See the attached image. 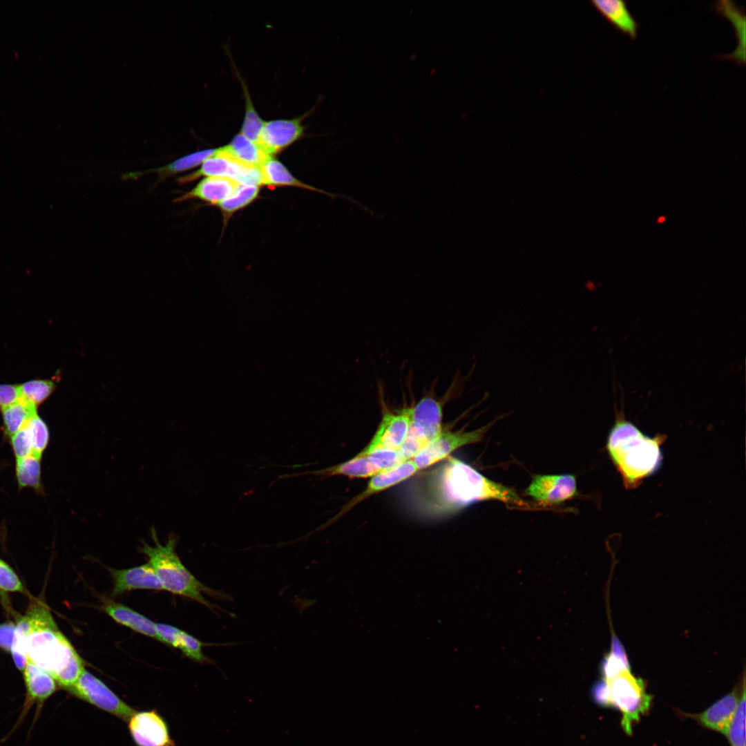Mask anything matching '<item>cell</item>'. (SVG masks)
I'll return each mask as SVG.
<instances>
[{
  "mask_svg": "<svg viewBox=\"0 0 746 746\" xmlns=\"http://www.w3.org/2000/svg\"><path fill=\"white\" fill-rule=\"evenodd\" d=\"M110 572L113 580V595L135 589L164 590L149 562L130 568L111 569Z\"/></svg>",
  "mask_w": 746,
  "mask_h": 746,
  "instance_id": "5bb4252c",
  "label": "cell"
},
{
  "mask_svg": "<svg viewBox=\"0 0 746 746\" xmlns=\"http://www.w3.org/2000/svg\"><path fill=\"white\" fill-rule=\"evenodd\" d=\"M486 430L485 426L470 432L443 431L437 437L423 446L412 460L418 470L427 468L448 457L458 448L479 441Z\"/></svg>",
  "mask_w": 746,
  "mask_h": 746,
  "instance_id": "ba28073f",
  "label": "cell"
},
{
  "mask_svg": "<svg viewBox=\"0 0 746 746\" xmlns=\"http://www.w3.org/2000/svg\"><path fill=\"white\" fill-rule=\"evenodd\" d=\"M740 697L736 691H733L716 701L703 712L694 716L704 727L727 736Z\"/></svg>",
  "mask_w": 746,
  "mask_h": 746,
  "instance_id": "e0dca14e",
  "label": "cell"
},
{
  "mask_svg": "<svg viewBox=\"0 0 746 746\" xmlns=\"http://www.w3.org/2000/svg\"><path fill=\"white\" fill-rule=\"evenodd\" d=\"M422 489V503L436 515L454 513L484 500H499L519 508H530L512 488L496 483L463 461L448 457L428 475Z\"/></svg>",
  "mask_w": 746,
  "mask_h": 746,
  "instance_id": "6da1fadb",
  "label": "cell"
},
{
  "mask_svg": "<svg viewBox=\"0 0 746 746\" xmlns=\"http://www.w3.org/2000/svg\"><path fill=\"white\" fill-rule=\"evenodd\" d=\"M409 428L408 435L419 441L423 446L442 432V407L434 398L426 396L413 407L408 408Z\"/></svg>",
  "mask_w": 746,
  "mask_h": 746,
  "instance_id": "9c48e42d",
  "label": "cell"
},
{
  "mask_svg": "<svg viewBox=\"0 0 746 746\" xmlns=\"http://www.w3.org/2000/svg\"><path fill=\"white\" fill-rule=\"evenodd\" d=\"M263 179V184L277 185V186H293L300 187L303 189H307L312 191H316L318 192L326 194L330 197L335 198L341 196L345 199L354 202L361 208L363 207L360 202L352 199L351 198L336 195L332 193H328L324 191L319 190L314 187L310 186L307 184L296 180L285 166L279 161L269 157L267 159L260 167Z\"/></svg>",
  "mask_w": 746,
  "mask_h": 746,
  "instance_id": "603a6c76",
  "label": "cell"
},
{
  "mask_svg": "<svg viewBox=\"0 0 746 746\" xmlns=\"http://www.w3.org/2000/svg\"><path fill=\"white\" fill-rule=\"evenodd\" d=\"M67 691L77 698L124 721L128 722L135 712V709L122 701L101 680L85 669L75 684Z\"/></svg>",
  "mask_w": 746,
  "mask_h": 746,
  "instance_id": "8992f818",
  "label": "cell"
},
{
  "mask_svg": "<svg viewBox=\"0 0 746 746\" xmlns=\"http://www.w3.org/2000/svg\"><path fill=\"white\" fill-rule=\"evenodd\" d=\"M23 679L26 689V697L21 714L23 716L35 704L41 707L57 690V683L46 671L37 666L30 660L23 670Z\"/></svg>",
  "mask_w": 746,
  "mask_h": 746,
  "instance_id": "9a60e30c",
  "label": "cell"
},
{
  "mask_svg": "<svg viewBox=\"0 0 746 746\" xmlns=\"http://www.w3.org/2000/svg\"><path fill=\"white\" fill-rule=\"evenodd\" d=\"M664 437L644 434L624 414L616 415L607 440V450L628 488H635L659 468Z\"/></svg>",
  "mask_w": 746,
  "mask_h": 746,
  "instance_id": "3957f363",
  "label": "cell"
},
{
  "mask_svg": "<svg viewBox=\"0 0 746 746\" xmlns=\"http://www.w3.org/2000/svg\"><path fill=\"white\" fill-rule=\"evenodd\" d=\"M205 644L200 640L180 630L175 648L180 649L185 656L194 661L211 663V660L202 653V647Z\"/></svg>",
  "mask_w": 746,
  "mask_h": 746,
  "instance_id": "d6a6232c",
  "label": "cell"
},
{
  "mask_svg": "<svg viewBox=\"0 0 746 746\" xmlns=\"http://www.w3.org/2000/svg\"><path fill=\"white\" fill-rule=\"evenodd\" d=\"M303 133L304 126L300 118L265 122L258 145L271 156L297 141Z\"/></svg>",
  "mask_w": 746,
  "mask_h": 746,
  "instance_id": "4fadbf2b",
  "label": "cell"
},
{
  "mask_svg": "<svg viewBox=\"0 0 746 746\" xmlns=\"http://www.w3.org/2000/svg\"><path fill=\"white\" fill-rule=\"evenodd\" d=\"M577 483L573 475H537L525 494L544 505L559 504L576 495Z\"/></svg>",
  "mask_w": 746,
  "mask_h": 746,
  "instance_id": "30bf717a",
  "label": "cell"
},
{
  "mask_svg": "<svg viewBox=\"0 0 746 746\" xmlns=\"http://www.w3.org/2000/svg\"><path fill=\"white\" fill-rule=\"evenodd\" d=\"M155 546L143 543L142 552L146 555L164 590L185 596L206 606L211 611L220 610L210 603L203 593L222 600H231L225 593L211 589L201 583L184 566L175 551L176 539L171 537L165 545L159 543L155 531L151 530Z\"/></svg>",
  "mask_w": 746,
  "mask_h": 746,
  "instance_id": "277c9868",
  "label": "cell"
},
{
  "mask_svg": "<svg viewBox=\"0 0 746 746\" xmlns=\"http://www.w3.org/2000/svg\"><path fill=\"white\" fill-rule=\"evenodd\" d=\"M155 628L157 635V640L173 647H176L180 629L173 626L162 623L155 624Z\"/></svg>",
  "mask_w": 746,
  "mask_h": 746,
  "instance_id": "74e56055",
  "label": "cell"
},
{
  "mask_svg": "<svg viewBox=\"0 0 746 746\" xmlns=\"http://www.w3.org/2000/svg\"><path fill=\"white\" fill-rule=\"evenodd\" d=\"M664 221H665V217H664V216H661V217H660V218H659V219L658 220V223H661V222H664Z\"/></svg>",
  "mask_w": 746,
  "mask_h": 746,
  "instance_id": "b9f144b4",
  "label": "cell"
},
{
  "mask_svg": "<svg viewBox=\"0 0 746 746\" xmlns=\"http://www.w3.org/2000/svg\"><path fill=\"white\" fill-rule=\"evenodd\" d=\"M216 150L217 149H207L186 155L166 166L154 169V171L166 176L189 170L202 164L207 159L212 156Z\"/></svg>",
  "mask_w": 746,
  "mask_h": 746,
  "instance_id": "f1b7e54d",
  "label": "cell"
},
{
  "mask_svg": "<svg viewBox=\"0 0 746 746\" xmlns=\"http://www.w3.org/2000/svg\"><path fill=\"white\" fill-rule=\"evenodd\" d=\"M21 399L38 406L45 402L57 388L55 381L32 379L19 384Z\"/></svg>",
  "mask_w": 746,
  "mask_h": 746,
  "instance_id": "4316f807",
  "label": "cell"
},
{
  "mask_svg": "<svg viewBox=\"0 0 746 746\" xmlns=\"http://www.w3.org/2000/svg\"><path fill=\"white\" fill-rule=\"evenodd\" d=\"M240 184L229 178L206 177L191 191L176 199V202L199 198L218 204L231 196Z\"/></svg>",
  "mask_w": 746,
  "mask_h": 746,
  "instance_id": "ac0fdd59",
  "label": "cell"
},
{
  "mask_svg": "<svg viewBox=\"0 0 746 746\" xmlns=\"http://www.w3.org/2000/svg\"><path fill=\"white\" fill-rule=\"evenodd\" d=\"M21 398L19 384L0 383V408Z\"/></svg>",
  "mask_w": 746,
  "mask_h": 746,
  "instance_id": "f35d334b",
  "label": "cell"
},
{
  "mask_svg": "<svg viewBox=\"0 0 746 746\" xmlns=\"http://www.w3.org/2000/svg\"><path fill=\"white\" fill-rule=\"evenodd\" d=\"M379 472H381V470L367 455L358 454L348 461L322 470L304 472L280 477L313 475L321 477L343 475L350 478H367L372 477Z\"/></svg>",
  "mask_w": 746,
  "mask_h": 746,
  "instance_id": "d6986e66",
  "label": "cell"
},
{
  "mask_svg": "<svg viewBox=\"0 0 746 746\" xmlns=\"http://www.w3.org/2000/svg\"><path fill=\"white\" fill-rule=\"evenodd\" d=\"M102 609L116 622L146 636L157 638L156 623L131 608L108 601L104 604Z\"/></svg>",
  "mask_w": 746,
  "mask_h": 746,
  "instance_id": "ffe728a7",
  "label": "cell"
},
{
  "mask_svg": "<svg viewBox=\"0 0 746 746\" xmlns=\"http://www.w3.org/2000/svg\"><path fill=\"white\" fill-rule=\"evenodd\" d=\"M24 617L28 624L25 642L28 660L67 691L84 670L83 660L59 630L45 604L39 602L32 604Z\"/></svg>",
  "mask_w": 746,
  "mask_h": 746,
  "instance_id": "7a4b0ae2",
  "label": "cell"
},
{
  "mask_svg": "<svg viewBox=\"0 0 746 746\" xmlns=\"http://www.w3.org/2000/svg\"><path fill=\"white\" fill-rule=\"evenodd\" d=\"M9 439L16 459L32 455V441L26 425Z\"/></svg>",
  "mask_w": 746,
  "mask_h": 746,
  "instance_id": "d590c367",
  "label": "cell"
},
{
  "mask_svg": "<svg viewBox=\"0 0 746 746\" xmlns=\"http://www.w3.org/2000/svg\"><path fill=\"white\" fill-rule=\"evenodd\" d=\"M16 624L12 622L0 624V649L10 652Z\"/></svg>",
  "mask_w": 746,
  "mask_h": 746,
  "instance_id": "ab89813d",
  "label": "cell"
},
{
  "mask_svg": "<svg viewBox=\"0 0 746 746\" xmlns=\"http://www.w3.org/2000/svg\"><path fill=\"white\" fill-rule=\"evenodd\" d=\"M745 689H743L730 723L727 736L731 746H745Z\"/></svg>",
  "mask_w": 746,
  "mask_h": 746,
  "instance_id": "4dcf8cb0",
  "label": "cell"
},
{
  "mask_svg": "<svg viewBox=\"0 0 746 746\" xmlns=\"http://www.w3.org/2000/svg\"><path fill=\"white\" fill-rule=\"evenodd\" d=\"M602 673L604 679H611L624 671L629 670L630 667L612 653L608 654L602 662Z\"/></svg>",
  "mask_w": 746,
  "mask_h": 746,
  "instance_id": "8d00e7d4",
  "label": "cell"
},
{
  "mask_svg": "<svg viewBox=\"0 0 746 746\" xmlns=\"http://www.w3.org/2000/svg\"><path fill=\"white\" fill-rule=\"evenodd\" d=\"M718 12L727 17L733 24L738 40V46L730 55L723 57L728 58L738 64L745 63V15L733 1H720L715 6Z\"/></svg>",
  "mask_w": 746,
  "mask_h": 746,
  "instance_id": "cb8c5ba5",
  "label": "cell"
},
{
  "mask_svg": "<svg viewBox=\"0 0 746 746\" xmlns=\"http://www.w3.org/2000/svg\"><path fill=\"white\" fill-rule=\"evenodd\" d=\"M0 591L24 592L23 585L15 571L0 559Z\"/></svg>",
  "mask_w": 746,
  "mask_h": 746,
  "instance_id": "e575fe53",
  "label": "cell"
},
{
  "mask_svg": "<svg viewBox=\"0 0 746 746\" xmlns=\"http://www.w3.org/2000/svg\"><path fill=\"white\" fill-rule=\"evenodd\" d=\"M409 423L408 408L395 413L386 412L370 442L358 454L365 455L379 449L399 450L406 438Z\"/></svg>",
  "mask_w": 746,
  "mask_h": 746,
  "instance_id": "7c38bea8",
  "label": "cell"
},
{
  "mask_svg": "<svg viewBox=\"0 0 746 746\" xmlns=\"http://www.w3.org/2000/svg\"><path fill=\"white\" fill-rule=\"evenodd\" d=\"M412 459L407 460L399 465L385 471L381 472L373 477L368 482L366 488L358 496L352 499L342 511L336 515L338 518L343 513L356 504L365 499L391 488L414 475L417 471Z\"/></svg>",
  "mask_w": 746,
  "mask_h": 746,
  "instance_id": "2e32d148",
  "label": "cell"
},
{
  "mask_svg": "<svg viewBox=\"0 0 746 746\" xmlns=\"http://www.w3.org/2000/svg\"><path fill=\"white\" fill-rule=\"evenodd\" d=\"M41 460V458L32 454L16 459L15 475L19 489L30 488L36 492L44 495Z\"/></svg>",
  "mask_w": 746,
  "mask_h": 746,
  "instance_id": "484cf974",
  "label": "cell"
},
{
  "mask_svg": "<svg viewBox=\"0 0 746 746\" xmlns=\"http://www.w3.org/2000/svg\"><path fill=\"white\" fill-rule=\"evenodd\" d=\"M0 412L3 434L10 439L37 412V407L20 398L18 401L1 408Z\"/></svg>",
  "mask_w": 746,
  "mask_h": 746,
  "instance_id": "d4e9b609",
  "label": "cell"
},
{
  "mask_svg": "<svg viewBox=\"0 0 746 746\" xmlns=\"http://www.w3.org/2000/svg\"><path fill=\"white\" fill-rule=\"evenodd\" d=\"M222 151L235 161L248 166L260 168L269 157L256 142L239 133L231 142L221 148Z\"/></svg>",
  "mask_w": 746,
  "mask_h": 746,
  "instance_id": "7402d4cb",
  "label": "cell"
},
{
  "mask_svg": "<svg viewBox=\"0 0 746 746\" xmlns=\"http://www.w3.org/2000/svg\"><path fill=\"white\" fill-rule=\"evenodd\" d=\"M604 680L609 691V706L619 709L622 714V726L627 734H631L633 724L649 709L651 696L647 694L643 681L629 670Z\"/></svg>",
  "mask_w": 746,
  "mask_h": 746,
  "instance_id": "5b68a950",
  "label": "cell"
},
{
  "mask_svg": "<svg viewBox=\"0 0 746 746\" xmlns=\"http://www.w3.org/2000/svg\"><path fill=\"white\" fill-rule=\"evenodd\" d=\"M597 9L618 29L636 38L638 25L629 10L626 2L622 0H595Z\"/></svg>",
  "mask_w": 746,
  "mask_h": 746,
  "instance_id": "44dd1931",
  "label": "cell"
},
{
  "mask_svg": "<svg viewBox=\"0 0 746 746\" xmlns=\"http://www.w3.org/2000/svg\"><path fill=\"white\" fill-rule=\"evenodd\" d=\"M611 653L622 660L625 664L630 667L624 648L615 635H613L612 636Z\"/></svg>",
  "mask_w": 746,
  "mask_h": 746,
  "instance_id": "60d3db41",
  "label": "cell"
},
{
  "mask_svg": "<svg viewBox=\"0 0 746 746\" xmlns=\"http://www.w3.org/2000/svg\"><path fill=\"white\" fill-rule=\"evenodd\" d=\"M259 186L240 184L236 191L218 205L227 214L231 213L251 202L258 195Z\"/></svg>",
  "mask_w": 746,
  "mask_h": 746,
  "instance_id": "1f68e13d",
  "label": "cell"
},
{
  "mask_svg": "<svg viewBox=\"0 0 746 746\" xmlns=\"http://www.w3.org/2000/svg\"><path fill=\"white\" fill-rule=\"evenodd\" d=\"M243 88L245 113L240 133L258 144L265 122L256 111L247 88L244 86Z\"/></svg>",
  "mask_w": 746,
  "mask_h": 746,
  "instance_id": "f546056e",
  "label": "cell"
},
{
  "mask_svg": "<svg viewBox=\"0 0 746 746\" xmlns=\"http://www.w3.org/2000/svg\"><path fill=\"white\" fill-rule=\"evenodd\" d=\"M128 722L137 746H175L166 723L155 709L135 711Z\"/></svg>",
  "mask_w": 746,
  "mask_h": 746,
  "instance_id": "8fae6325",
  "label": "cell"
},
{
  "mask_svg": "<svg viewBox=\"0 0 746 746\" xmlns=\"http://www.w3.org/2000/svg\"><path fill=\"white\" fill-rule=\"evenodd\" d=\"M30 433L32 445V455L42 458V455L48 446L50 431L46 421L35 413L26 424Z\"/></svg>",
  "mask_w": 746,
  "mask_h": 746,
  "instance_id": "83f0119b",
  "label": "cell"
},
{
  "mask_svg": "<svg viewBox=\"0 0 746 746\" xmlns=\"http://www.w3.org/2000/svg\"><path fill=\"white\" fill-rule=\"evenodd\" d=\"M359 455V454H358ZM381 472L391 469L405 461L397 450L379 449L367 455Z\"/></svg>",
  "mask_w": 746,
  "mask_h": 746,
  "instance_id": "836d02e7",
  "label": "cell"
},
{
  "mask_svg": "<svg viewBox=\"0 0 746 746\" xmlns=\"http://www.w3.org/2000/svg\"><path fill=\"white\" fill-rule=\"evenodd\" d=\"M202 176L229 178L245 185L259 186L263 184L260 168L248 166L235 161L221 148L217 149L216 153L201 164L199 170L180 178L178 182L183 184Z\"/></svg>",
  "mask_w": 746,
  "mask_h": 746,
  "instance_id": "52a82bcc",
  "label": "cell"
}]
</instances>
